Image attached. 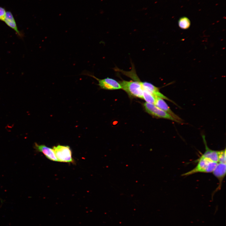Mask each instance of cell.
<instances>
[{
  "label": "cell",
  "instance_id": "obj_11",
  "mask_svg": "<svg viewBox=\"0 0 226 226\" xmlns=\"http://www.w3.org/2000/svg\"><path fill=\"white\" fill-rule=\"evenodd\" d=\"M178 25L179 27L182 29H187L190 26L191 22L189 19L187 17H182L179 19Z\"/></svg>",
  "mask_w": 226,
  "mask_h": 226
},
{
  "label": "cell",
  "instance_id": "obj_2",
  "mask_svg": "<svg viewBox=\"0 0 226 226\" xmlns=\"http://www.w3.org/2000/svg\"><path fill=\"white\" fill-rule=\"evenodd\" d=\"M81 75L88 76L96 79L98 81V85L100 89L108 90L121 89V87L119 83L112 78L108 77L100 79L95 77L90 73L85 71H83Z\"/></svg>",
  "mask_w": 226,
  "mask_h": 226
},
{
  "label": "cell",
  "instance_id": "obj_14",
  "mask_svg": "<svg viewBox=\"0 0 226 226\" xmlns=\"http://www.w3.org/2000/svg\"><path fill=\"white\" fill-rule=\"evenodd\" d=\"M5 8L0 6V20L4 21L6 14Z\"/></svg>",
  "mask_w": 226,
  "mask_h": 226
},
{
  "label": "cell",
  "instance_id": "obj_10",
  "mask_svg": "<svg viewBox=\"0 0 226 226\" xmlns=\"http://www.w3.org/2000/svg\"><path fill=\"white\" fill-rule=\"evenodd\" d=\"M202 137L205 147V151L201 156L213 161L218 163V151L214 150L209 148L207 145L204 135H202Z\"/></svg>",
  "mask_w": 226,
  "mask_h": 226
},
{
  "label": "cell",
  "instance_id": "obj_6",
  "mask_svg": "<svg viewBox=\"0 0 226 226\" xmlns=\"http://www.w3.org/2000/svg\"><path fill=\"white\" fill-rule=\"evenodd\" d=\"M34 148L37 152L42 153L49 160L54 161H58L53 148L43 144L34 143Z\"/></svg>",
  "mask_w": 226,
  "mask_h": 226
},
{
  "label": "cell",
  "instance_id": "obj_1",
  "mask_svg": "<svg viewBox=\"0 0 226 226\" xmlns=\"http://www.w3.org/2000/svg\"><path fill=\"white\" fill-rule=\"evenodd\" d=\"M196 166L191 170L183 174V176H186L197 173H212L218 163L201 156L198 159Z\"/></svg>",
  "mask_w": 226,
  "mask_h": 226
},
{
  "label": "cell",
  "instance_id": "obj_8",
  "mask_svg": "<svg viewBox=\"0 0 226 226\" xmlns=\"http://www.w3.org/2000/svg\"><path fill=\"white\" fill-rule=\"evenodd\" d=\"M219 181V185L215 192L221 188L222 183L226 175V163H218L215 169L212 172Z\"/></svg>",
  "mask_w": 226,
  "mask_h": 226
},
{
  "label": "cell",
  "instance_id": "obj_12",
  "mask_svg": "<svg viewBox=\"0 0 226 226\" xmlns=\"http://www.w3.org/2000/svg\"><path fill=\"white\" fill-rule=\"evenodd\" d=\"M156 97L154 96L147 91L143 90V99L146 102L154 104Z\"/></svg>",
  "mask_w": 226,
  "mask_h": 226
},
{
  "label": "cell",
  "instance_id": "obj_4",
  "mask_svg": "<svg viewBox=\"0 0 226 226\" xmlns=\"http://www.w3.org/2000/svg\"><path fill=\"white\" fill-rule=\"evenodd\" d=\"M143 106L146 112L153 116L175 121L170 115L158 108L154 104L146 102L143 104Z\"/></svg>",
  "mask_w": 226,
  "mask_h": 226
},
{
  "label": "cell",
  "instance_id": "obj_5",
  "mask_svg": "<svg viewBox=\"0 0 226 226\" xmlns=\"http://www.w3.org/2000/svg\"><path fill=\"white\" fill-rule=\"evenodd\" d=\"M154 105L160 109L170 115L175 120V121L179 123H181L182 121L181 119L171 110L163 99L156 97Z\"/></svg>",
  "mask_w": 226,
  "mask_h": 226
},
{
  "label": "cell",
  "instance_id": "obj_9",
  "mask_svg": "<svg viewBox=\"0 0 226 226\" xmlns=\"http://www.w3.org/2000/svg\"><path fill=\"white\" fill-rule=\"evenodd\" d=\"M9 27L13 30L16 34L19 37L22 35L19 30L15 19L12 12L10 11H7L5 19L4 21Z\"/></svg>",
  "mask_w": 226,
  "mask_h": 226
},
{
  "label": "cell",
  "instance_id": "obj_7",
  "mask_svg": "<svg viewBox=\"0 0 226 226\" xmlns=\"http://www.w3.org/2000/svg\"><path fill=\"white\" fill-rule=\"evenodd\" d=\"M141 83L143 90L147 91L155 97H159L174 103V102L160 92L159 88L151 83L141 81Z\"/></svg>",
  "mask_w": 226,
  "mask_h": 226
},
{
  "label": "cell",
  "instance_id": "obj_3",
  "mask_svg": "<svg viewBox=\"0 0 226 226\" xmlns=\"http://www.w3.org/2000/svg\"><path fill=\"white\" fill-rule=\"evenodd\" d=\"M52 148L58 161L73 163L72 152L69 146L58 145L53 146Z\"/></svg>",
  "mask_w": 226,
  "mask_h": 226
},
{
  "label": "cell",
  "instance_id": "obj_13",
  "mask_svg": "<svg viewBox=\"0 0 226 226\" xmlns=\"http://www.w3.org/2000/svg\"><path fill=\"white\" fill-rule=\"evenodd\" d=\"M218 162L226 163V149L218 151Z\"/></svg>",
  "mask_w": 226,
  "mask_h": 226
}]
</instances>
